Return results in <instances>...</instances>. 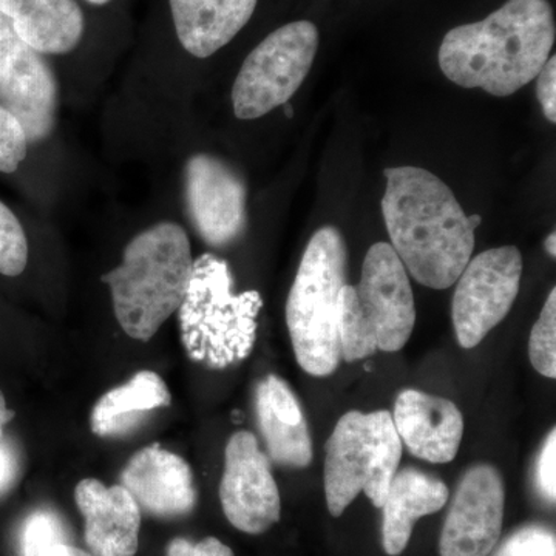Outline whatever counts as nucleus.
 Returning a JSON list of instances; mask_svg holds the SVG:
<instances>
[{
    "label": "nucleus",
    "mask_w": 556,
    "mask_h": 556,
    "mask_svg": "<svg viewBox=\"0 0 556 556\" xmlns=\"http://www.w3.org/2000/svg\"><path fill=\"white\" fill-rule=\"evenodd\" d=\"M386 177L382 214L391 248L424 287H452L473 255L482 218L468 217L452 189L430 170L391 167Z\"/></svg>",
    "instance_id": "nucleus-1"
},
{
    "label": "nucleus",
    "mask_w": 556,
    "mask_h": 556,
    "mask_svg": "<svg viewBox=\"0 0 556 556\" xmlns=\"http://www.w3.org/2000/svg\"><path fill=\"white\" fill-rule=\"evenodd\" d=\"M555 36L547 0H508L484 21L450 30L439 49V67L464 89L510 97L536 78Z\"/></svg>",
    "instance_id": "nucleus-2"
},
{
    "label": "nucleus",
    "mask_w": 556,
    "mask_h": 556,
    "mask_svg": "<svg viewBox=\"0 0 556 556\" xmlns=\"http://www.w3.org/2000/svg\"><path fill=\"white\" fill-rule=\"evenodd\" d=\"M192 269L190 241L181 226L163 222L138 233L124 249L118 268L102 276L123 331L149 342L181 306Z\"/></svg>",
    "instance_id": "nucleus-3"
},
{
    "label": "nucleus",
    "mask_w": 556,
    "mask_h": 556,
    "mask_svg": "<svg viewBox=\"0 0 556 556\" xmlns=\"http://www.w3.org/2000/svg\"><path fill=\"white\" fill-rule=\"evenodd\" d=\"M262 308L258 291L233 292L225 260L208 252L193 260L188 292L178 309L186 353L212 369L239 364L254 350Z\"/></svg>",
    "instance_id": "nucleus-4"
},
{
    "label": "nucleus",
    "mask_w": 556,
    "mask_h": 556,
    "mask_svg": "<svg viewBox=\"0 0 556 556\" xmlns=\"http://www.w3.org/2000/svg\"><path fill=\"white\" fill-rule=\"evenodd\" d=\"M348 251L342 232L324 226L311 237L289 291L287 324L303 371L327 378L342 362L340 295L346 285Z\"/></svg>",
    "instance_id": "nucleus-5"
},
{
    "label": "nucleus",
    "mask_w": 556,
    "mask_h": 556,
    "mask_svg": "<svg viewBox=\"0 0 556 556\" xmlns=\"http://www.w3.org/2000/svg\"><path fill=\"white\" fill-rule=\"evenodd\" d=\"M416 324L415 295L407 269L390 243L368 249L357 285L340 295L342 361L357 362L376 351L402 350Z\"/></svg>",
    "instance_id": "nucleus-6"
},
{
    "label": "nucleus",
    "mask_w": 556,
    "mask_h": 556,
    "mask_svg": "<svg viewBox=\"0 0 556 556\" xmlns=\"http://www.w3.org/2000/svg\"><path fill=\"white\" fill-rule=\"evenodd\" d=\"M401 457L402 441L393 416L386 409L350 412L340 417L327 442L325 459L329 514L342 517L361 492L372 506L382 508Z\"/></svg>",
    "instance_id": "nucleus-7"
},
{
    "label": "nucleus",
    "mask_w": 556,
    "mask_h": 556,
    "mask_svg": "<svg viewBox=\"0 0 556 556\" xmlns=\"http://www.w3.org/2000/svg\"><path fill=\"white\" fill-rule=\"evenodd\" d=\"M317 49L318 30L309 21L291 22L266 36L233 83L237 118L258 119L287 104L308 76Z\"/></svg>",
    "instance_id": "nucleus-8"
},
{
    "label": "nucleus",
    "mask_w": 556,
    "mask_h": 556,
    "mask_svg": "<svg viewBox=\"0 0 556 556\" xmlns=\"http://www.w3.org/2000/svg\"><path fill=\"white\" fill-rule=\"evenodd\" d=\"M521 277L518 248H493L470 258L453 295V325L460 346H478L506 318L517 300Z\"/></svg>",
    "instance_id": "nucleus-9"
},
{
    "label": "nucleus",
    "mask_w": 556,
    "mask_h": 556,
    "mask_svg": "<svg viewBox=\"0 0 556 556\" xmlns=\"http://www.w3.org/2000/svg\"><path fill=\"white\" fill-rule=\"evenodd\" d=\"M0 104L24 126L28 142H40L54 129L58 83L49 62L17 36L0 11Z\"/></svg>",
    "instance_id": "nucleus-10"
},
{
    "label": "nucleus",
    "mask_w": 556,
    "mask_h": 556,
    "mask_svg": "<svg viewBox=\"0 0 556 556\" xmlns=\"http://www.w3.org/2000/svg\"><path fill=\"white\" fill-rule=\"evenodd\" d=\"M219 501L230 525L249 535L265 533L280 519V492L269 459L249 431H237L226 445Z\"/></svg>",
    "instance_id": "nucleus-11"
},
{
    "label": "nucleus",
    "mask_w": 556,
    "mask_h": 556,
    "mask_svg": "<svg viewBox=\"0 0 556 556\" xmlns=\"http://www.w3.org/2000/svg\"><path fill=\"white\" fill-rule=\"evenodd\" d=\"M247 185L229 164L207 153L186 164V203L193 228L215 248L228 247L247 228Z\"/></svg>",
    "instance_id": "nucleus-12"
},
{
    "label": "nucleus",
    "mask_w": 556,
    "mask_h": 556,
    "mask_svg": "<svg viewBox=\"0 0 556 556\" xmlns=\"http://www.w3.org/2000/svg\"><path fill=\"white\" fill-rule=\"evenodd\" d=\"M503 478L495 467L464 475L439 541L441 556H486L500 541L504 518Z\"/></svg>",
    "instance_id": "nucleus-13"
},
{
    "label": "nucleus",
    "mask_w": 556,
    "mask_h": 556,
    "mask_svg": "<svg viewBox=\"0 0 556 556\" xmlns=\"http://www.w3.org/2000/svg\"><path fill=\"white\" fill-rule=\"evenodd\" d=\"M121 485L141 510L156 518L186 517L195 508L192 470L181 456L152 444L130 457Z\"/></svg>",
    "instance_id": "nucleus-14"
},
{
    "label": "nucleus",
    "mask_w": 556,
    "mask_h": 556,
    "mask_svg": "<svg viewBox=\"0 0 556 556\" xmlns=\"http://www.w3.org/2000/svg\"><path fill=\"white\" fill-rule=\"evenodd\" d=\"M75 501L84 521V536L93 556H135L139 547L141 508L123 485L108 486L83 479Z\"/></svg>",
    "instance_id": "nucleus-15"
},
{
    "label": "nucleus",
    "mask_w": 556,
    "mask_h": 556,
    "mask_svg": "<svg viewBox=\"0 0 556 556\" xmlns=\"http://www.w3.org/2000/svg\"><path fill=\"white\" fill-rule=\"evenodd\" d=\"M393 422L401 441L419 459L447 464L459 452L464 417L448 399L402 391L394 405Z\"/></svg>",
    "instance_id": "nucleus-16"
},
{
    "label": "nucleus",
    "mask_w": 556,
    "mask_h": 556,
    "mask_svg": "<svg viewBox=\"0 0 556 556\" xmlns=\"http://www.w3.org/2000/svg\"><path fill=\"white\" fill-rule=\"evenodd\" d=\"M258 426L270 459L278 466L305 468L313 460V441L299 399L278 376L269 375L255 391Z\"/></svg>",
    "instance_id": "nucleus-17"
},
{
    "label": "nucleus",
    "mask_w": 556,
    "mask_h": 556,
    "mask_svg": "<svg viewBox=\"0 0 556 556\" xmlns=\"http://www.w3.org/2000/svg\"><path fill=\"white\" fill-rule=\"evenodd\" d=\"M172 20L182 49L192 56H212L251 21L258 0H169Z\"/></svg>",
    "instance_id": "nucleus-18"
},
{
    "label": "nucleus",
    "mask_w": 556,
    "mask_h": 556,
    "mask_svg": "<svg viewBox=\"0 0 556 556\" xmlns=\"http://www.w3.org/2000/svg\"><path fill=\"white\" fill-rule=\"evenodd\" d=\"M0 11L40 54H67L79 46L86 21L76 0H0Z\"/></svg>",
    "instance_id": "nucleus-19"
},
{
    "label": "nucleus",
    "mask_w": 556,
    "mask_h": 556,
    "mask_svg": "<svg viewBox=\"0 0 556 556\" xmlns=\"http://www.w3.org/2000/svg\"><path fill=\"white\" fill-rule=\"evenodd\" d=\"M450 492L441 479L416 468L397 471L383 503L382 541L388 555L397 556L408 546L417 519L437 514L447 504Z\"/></svg>",
    "instance_id": "nucleus-20"
},
{
    "label": "nucleus",
    "mask_w": 556,
    "mask_h": 556,
    "mask_svg": "<svg viewBox=\"0 0 556 556\" xmlns=\"http://www.w3.org/2000/svg\"><path fill=\"white\" fill-rule=\"evenodd\" d=\"M172 394L166 382L153 371H139L124 386L113 388L94 404L90 427L97 437L112 438L137 427L141 415L169 407Z\"/></svg>",
    "instance_id": "nucleus-21"
},
{
    "label": "nucleus",
    "mask_w": 556,
    "mask_h": 556,
    "mask_svg": "<svg viewBox=\"0 0 556 556\" xmlns=\"http://www.w3.org/2000/svg\"><path fill=\"white\" fill-rule=\"evenodd\" d=\"M529 357L533 368L548 379L556 378V289L544 303L540 318L530 332Z\"/></svg>",
    "instance_id": "nucleus-22"
},
{
    "label": "nucleus",
    "mask_w": 556,
    "mask_h": 556,
    "mask_svg": "<svg viewBox=\"0 0 556 556\" xmlns=\"http://www.w3.org/2000/svg\"><path fill=\"white\" fill-rule=\"evenodd\" d=\"M28 263V241L20 219L0 201V274L17 277Z\"/></svg>",
    "instance_id": "nucleus-23"
},
{
    "label": "nucleus",
    "mask_w": 556,
    "mask_h": 556,
    "mask_svg": "<svg viewBox=\"0 0 556 556\" xmlns=\"http://www.w3.org/2000/svg\"><path fill=\"white\" fill-rule=\"evenodd\" d=\"M62 543H67L64 526L51 511H35L25 522L22 532V556H43Z\"/></svg>",
    "instance_id": "nucleus-24"
},
{
    "label": "nucleus",
    "mask_w": 556,
    "mask_h": 556,
    "mask_svg": "<svg viewBox=\"0 0 556 556\" xmlns=\"http://www.w3.org/2000/svg\"><path fill=\"white\" fill-rule=\"evenodd\" d=\"M28 138L21 121L0 104V172L13 174L20 169L28 152Z\"/></svg>",
    "instance_id": "nucleus-25"
},
{
    "label": "nucleus",
    "mask_w": 556,
    "mask_h": 556,
    "mask_svg": "<svg viewBox=\"0 0 556 556\" xmlns=\"http://www.w3.org/2000/svg\"><path fill=\"white\" fill-rule=\"evenodd\" d=\"M496 556H556L555 535L544 527H526L508 538Z\"/></svg>",
    "instance_id": "nucleus-26"
},
{
    "label": "nucleus",
    "mask_w": 556,
    "mask_h": 556,
    "mask_svg": "<svg viewBox=\"0 0 556 556\" xmlns=\"http://www.w3.org/2000/svg\"><path fill=\"white\" fill-rule=\"evenodd\" d=\"M538 485L541 492L548 501L555 503L556 500V431L552 430L548 434L546 444L541 450L538 457Z\"/></svg>",
    "instance_id": "nucleus-27"
},
{
    "label": "nucleus",
    "mask_w": 556,
    "mask_h": 556,
    "mask_svg": "<svg viewBox=\"0 0 556 556\" xmlns=\"http://www.w3.org/2000/svg\"><path fill=\"white\" fill-rule=\"evenodd\" d=\"M167 556H236L232 548L214 536L204 538L199 543L175 538L167 546Z\"/></svg>",
    "instance_id": "nucleus-28"
},
{
    "label": "nucleus",
    "mask_w": 556,
    "mask_h": 556,
    "mask_svg": "<svg viewBox=\"0 0 556 556\" xmlns=\"http://www.w3.org/2000/svg\"><path fill=\"white\" fill-rule=\"evenodd\" d=\"M536 93L544 115L552 124L556 123V58L552 54L538 73Z\"/></svg>",
    "instance_id": "nucleus-29"
},
{
    "label": "nucleus",
    "mask_w": 556,
    "mask_h": 556,
    "mask_svg": "<svg viewBox=\"0 0 556 556\" xmlns=\"http://www.w3.org/2000/svg\"><path fill=\"white\" fill-rule=\"evenodd\" d=\"M17 459L14 450L5 441L0 444V493L9 490L16 481Z\"/></svg>",
    "instance_id": "nucleus-30"
},
{
    "label": "nucleus",
    "mask_w": 556,
    "mask_h": 556,
    "mask_svg": "<svg viewBox=\"0 0 556 556\" xmlns=\"http://www.w3.org/2000/svg\"><path fill=\"white\" fill-rule=\"evenodd\" d=\"M43 556H93L89 552L83 551V548L72 546L68 543L58 544L56 547L51 548Z\"/></svg>",
    "instance_id": "nucleus-31"
},
{
    "label": "nucleus",
    "mask_w": 556,
    "mask_h": 556,
    "mask_svg": "<svg viewBox=\"0 0 556 556\" xmlns=\"http://www.w3.org/2000/svg\"><path fill=\"white\" fill-rule=\"evenodd\" d=\"M13 417L14 412L7 408L5 397H3V393L0 391V444L5 441V439H3V428H5L7 424H9Z\"/></svg>",
    "instance_id": "nucleus-32"
},
{
    "label": "nucleus",
    "mask_w": 556,
    "mask_h": 556,
    "mask_svg": "<svg viewBox=\"0 0 556 556\" xmlns=\"http://www.w3.org/2000/svg\"><path fill=\"white\" fill-rule=\"evenodd\" d=\"M546 251L551 257H555L556 255V236L555 232H552L551 236L546 239Z\"/></svg>",
    "instance_id": "nucleus-33"
},
{
    "label": "nucleus",
    "mask_w": 556,
    "mask_h": 556,
    "mask_svg": "<svg viewBox=\"0 0 556 556\" xmlns=\"http://www.w3.org/2000/svg\"><path fill=\"white\" fill-rule=\"evenodd\" d=\"M86 2L91 3V5H105L110 0H86Z\"/></svg>",
    "instance_id": "nucleus-34"
},
{
    "label": "nucleus",
    "mask_w": 556,
    "mask_h": 556,
    "mask_svg": "<svg viewBox=\"0 0 556 556\" xmlns=\"http://www.w3.org/2000/svg\"><path fill=\"white\" fill-rule=\"evenodd\" d=\"M285 105H287V108H285V109H287V116H289V118H291V116L294 115V112H292V108H291V105L288 104V102Z\"/></svg>",
    "instance_id": "nucleus-35"
}]
</instances>
